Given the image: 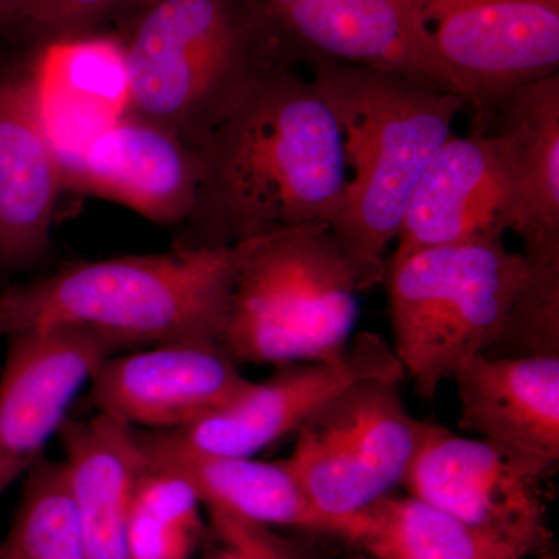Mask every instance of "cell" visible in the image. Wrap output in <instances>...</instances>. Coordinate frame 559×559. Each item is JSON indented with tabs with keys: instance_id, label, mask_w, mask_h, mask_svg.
Wrapping results in <instances>:
<instances>
[{
	"instance_id": "7c38bea8",
	"label": "cell",
	"mask_w": 559,
	"mask_h": 559,
	"mask_svg": "<svg viewBox=\"0 0 559 559\" xmlns=\"http://www.w3.org/2000/svg\"><path fill=\"white\" fill-rule=\"evenodd\" d=\"M7 340L0 373V498L43 460L73 401L102 364L130 352L123 342L83 329L17 331Z\"/></svg>"
},
{
	"instance_id": "83f0119b",
	"label": "cell",
	"mask_w": 559,
	"mask_h": 559,
	"mask_svg": "<svg viewBox=\"0 0 559 559\" xmlns=\"http://www.w3.org/2000/svg\"><path fill=\"white\" fill-rule=\"evenodd\" d=\"M27 0H0V24L7 25L16 33L20 32V17Z\"/></svg>"
},
{
	"instance_id": "d6986e66",
	"label": "cell",
	"mask_w": 559,
	"mask_h": 559,
	"mask_svg": "<svg viewBox=\"0 0 559 559\" xmlns=\"http://www.w3.org/2000/svg\"><path fill=\"white\" fill-rule=\"evenodd\" d=\"M66 480L90 559H130L128 520L146 471L138 428L95 412L58 432Z\"/></svg>"
},
{
	"instance_id": "44dd1931",
	"label": "cell",
	"mask_w": 559,
	"mask_h": 559,
	"mask_svg": "<svg viewBox=\"0 0 559 559\" xmlns=\"http://www.w3.org/2000/svg\"><path fill=\"white\" fill-rule=\"evenodd\" d=\"M499 135L516 170L524 248L559 242V72L514 87L474 120Z\"/></svg>"
},
{
	"instance_id": "2e32d148",
	"label": "cell",
	"mask_w": 559,
	"mask_h": 559,
	"mask_svg": "<svg viewBox=\"0 0 559 559\" xmlns=\"http://www.w3.org/2000/svg\"><path fill=\"white\" fill-rule=\"evenodd\" d=\"M35 51L0 75V271L7 272L27 270L49 252L64 189L60 156L40 114Z\"/></svg>"
},
{
	"instance_id": "7a4b0ae2",
	"label": "cell",
	"mask_w": 559,
	"mask_h": 559,
	"mask_svg": "<svg viewBox=\"0 0 559 559\" xmlns=\"http://www.w3.org/2000/svg\"><path fill=\"white\" fill-rule=\"evenodd\" d=\"M308 69L344 139L347 187L331 230L362 293L384 283L385 253L412 193L469 102L385 70L333 62Z\"/></svg>"
},
{
	"instance_id": "4316f807",
	"label": "cell",
	"mask_w": 559,
	"mask_h": 559,
	"mask_svg": "<svg viewBox=\"0 0 559 559\" xmlns=\"http://www.w3.org/2000/svg\"><path fill=\"white\" fill-rule=\"evenodd\" d=\"M207 511L204 559H322L308 544L280 535L274 527L213 507Z\"/></svg>"
},
{
	"instance_id": "ba28073f",
	"label": "cell",
	"mask_w": 559,
	"mask_h": 559,
	"mask_svg": "<svg viewBox=\"0 0 559 559\" xmlns=\"http://www.w3.org/2000/svg\"><path fill=\"white\" fill-rule=\"evenodd\" d=\"M474 120L522 84L557 73L559 10L540 0H407Z\"/></svg>"
},
{
	"instance_id": "9a60e30c",
	"label": "cell",
	"mask_w": 559,
	"mask_h": 559,
	"mask_svg": "<svg viewBox=\"0 0 559 559\" xmlns=\"http://www.w3.org/2000/svg\"><path fill=\"white\" fill-rule=\"evenodd\" d=\"M60 162L64 189L119 202L164 226H182L200 193V151L131 114Z\"/></svg>"
},
{
	"instance_id": "1f68e13d",
	"label": "cell",
	"mask_w": 559,
	"mask_h": 559,
	"mask_svg": "<svg viewBox=\"0 0 559 559\" xmlns=\"http://www.w3.org/2000/svg\"><path fill=\"white\" fill-rule=\"evenodd\" d=\"M528 559H557V558L551 557V555L544 554V555H538V557H533V558H528Z\"/></svg>"
},
{
	"instance_id": "f546056e",
	"label": "cell",
	"mask_w": 559,
	"mask_h": 559,
	"mask_svg": "<svg viewBox=\"0 0 559 559\" xmlns=\"http://www.w3.org/2000/svg\"><path fill=\"white\" fill-rule=\"evenodd\" d=\"M348 559H373V558L367 557V555L360 554V551H356V554L353 555V557L348 558Z\"/></svg>"
},
{
	"instance_id": "7402d4cb",
	"label": "cell",
	"mask_w": 559,
	"mask_h": 559,
	"mask_svg": "<svg viewBox=\"0 0 559 559\" xmlns=\"http://www.w3.org/2000/svg\"><path fill=\"white\" fill-rule=\"evenodd\" d=\"M342 539L373 559H528L415 496L370 503L347 518Z\"/></svg>"
},
{
	"instance_id": "4dcf8cb0",
	"label": "cell",
	"mask_w": 559,
	"mask_h": 559,
	"mask_svg": "<svg viewBox=\"0 0 559 559\" xmlns=\"http://www.w3.org/2000/svg\"><path fill=\"white\" fill-rule=\"evenodd\" d=\"M0 32H3V33H13V35H17L16 32H13L11 31V28L7 27V25H3V24H0ZM20 36V35H17Z\"/></svg>"
},
{
	"instance_id": "5b68a950",
	"label": "cell",
	"mask_w": 559,
	"mask_h": 559,
	"mask_svg": "<svg viewBox=\"0 0 559 559\" xmlns=\"http://www.w3.org/2000/svg\"><path fill=\"white\" fill-rule=\"evenodd\" d=\"M238 245L224 352L238 366L341 355L355 336L360 290L331 226L294 227Z\"/></svg>"
},
{
	"instance_id": "603a6c76",
	"label": "cell",
	"mask_w": 559,
	"mask_h": 559,
	"mask_svg": "<svg viewBox=\"0 0 559 559\" xmlns=\"http://www.w3.org/2000/svg\"><path fill=\"white\" fill-rule=\"evenodd\" d=\"M201 506L189 481L146 465L128 520V557L190 559L207 532Z\"/></svg>"
},
{
	"instance_id": "e0dca14e",
	"label": "cell",
	"mask_w": 559,
	"mask_h": 559,
	"mask_svg": "<svg viewBox=\"0 0 559 559\" xmlns=\"http://www.w3.org/2000/svg\"><path fill=\"white\" fill-rule=\"evenodd\" d=\"M460 425L547 477L559 462V356L479 355L452 373Z\"/></svg>"
},
{
	"instance_id": "277c9868",
	"label": "cell",
	"mask_w": 559,
	"mask_h": 559,
	"mask_svg": "<svg viewBox=\"0 0 559 559\" xmlns=\"http://www.w3.org/2000/svg\"><path fill=\"white\" fill-rule=\"evenodd\" d=\"M114 33L130 81L127 114L197 151L288 64L257 0H140Z\"/></svg>"
},
{
	"instance_id": "9c48e42d",
	"label": "cell",
	"mask_w": 559,
	"mask_h": 559,
	"mask_svg": "<svg viewBox=\"0 0 559 559\" xmlns=\"http://www.w3.org/2000/svg\"><path fill=\"white\" fill-rule=\"evenodd\" d=\"M270 380L249 381L219 409L178 430H165L193 450L253 457L296 436L345 390L369 380H406L392 345L374 333L355 334L341 355L278 367Z\"/></svg>"
},
{
	"instance_id": "d4e9b609",
	"label": "cell",
	"mask_w": 559,
	"mask_h": 559,
	"mask_svg": "<svg viewBox=\"0 0 559 559\" xmlns=\"http://www.w3.org/2000/svg\"><path fill=\"white\" fill-rule=\"evenodd\" d=\"M522 253L524 278L489 358L559 356V242Z\"/></svg>"
},
{
	"instance_id": "30bf717a",
	"label": "cell",
	"mask_w": 559,
	"mask_h": 559,
	"mask_svg": "<svg viewBox=\"0 0 559 559\" xmlns=\"http://www.w3.org/2000/svg\"><path fill=\"white\" fill-rule=\"evenodd\" d=\"M544 479L495 444L430 423L403 485L411 496L533 558L546 554L550 540Z\"/></svg>"
},
{
	"instance_id": "5bb4252c",
	"label": "cell",
	"mask_w": 559,
	"mask_h": 559,
	"mask_svg": "<svg viewBox=\"0 0 559 559\" xmlns=\"http://www.w3.org/2000/svg\"><path fill=\"white\" fill-rule=\"evenodd\" d=\"M248 382L218 342H167L106 359L90 382V403L138 429L178 430L229 403Z\"/></svg>"
},
{
	"instance_id": "4fadbf2b",
	"label": "cell",
	"mask_w": 559,
	"mask_h": 559,
	"mask_svg": "<svg viewBox=\"0 0 559 559\" xmlns=\"http://www.w3.org/2000/svg\"><path fill=\"white\" fill-rule=\"evenodd\" d=\"M522 202L503 139L488 132L452 134L412 193L390 260L418 250L518 235ZM388 260V261H390Z\"/></svg>"
},
{
	"instance_id": "f1b7e54d",
	"label": "cell",
	"mask_w": 559,
	"mask_h": 559,
	"mask_svg": "<svg viewBox=\"0 0 559 559\" xmlns=\"http://www.w3.org/2000/svg\"><path fill=\"white\" fill-rule=\"evenodd\" d=\"M540 2L546 3V5L551 7V9L559 10V0H540Z\"/></svg>"
},
{
	"instance_id": "484cf974",
	"label": "cell",
	"mask_w": 559,
	"mask_h": 559,
	"mask_svg": "<svg viewBox=\"0 0 559 559\" xmlns=\"http://www.w3.org/2000/svg\"><path fill=\"white\" fill-rule=\"evenodd\" d=\"M140 0H27L20 31L32 46L103 32V24L121 22Z\"/></svg>"
},
{
	"instance_id": "8fae6325",
	"label": "cell",
	"mask_w": 559,
	"mask_h": 559,
	"mask_svg": "<svg viewBox=\"0 0 559 559\" xmlns=\"http://www.w3.org/2000/svg\"><path fill=\"white\" fill-rule=\"evenodd\" d=\"M283 60L399 73L460 94L407 0H257ZM462 95V94H460Z\"/></svg>"
},
{
	"instance_id": "cb8c5ba5",
	"label": "cell",
	"mask_w": 559,
	"mask_h": 559,
	"mask_svg": "<svg viewBox=\"0 0 559 559\" xmlns=\"http://www.w3.org/2000/svg\"><path fill=\"white\" fill-rule=\"evenodd\" d=\"M25 476L0 559H90L62 462L39 460Z\"/></svg>"
},
{
	"instance_id": "6da1fadb",
	"label": "cell",
	"mask_w": 559,
	"mask_h": 559,
	"mask_svg": "<svg viewBox=\"0 0 559 559\" xmlns=\"http://www.w3.org/2000/svg\"><path fill=\"white\" fill-rule=\"evenodd\" d=\"M200 153V193L176 248L331 226L340 213L347 187L340 123L296 66L271 70Z\"/></svg>"
},
{
	"instance_id": "ffe728a7",
	"label": "cell",
	"mask_w": 559,
	"mask_h": 559,
	"mask_svg": "<svg viewBox=\"0 0 559 559\" xmlns=\"http://www.w3.org/2000/svg\"><path fill=\"white\" fill-rule=\"evenodd\" d=\"M33 72L44 124L60 157L128 112L130 81L114 32L44 44L33 55Z\"/></svg>"
},
{
	"instance_id": "8992f818",
	"label": "cell",
	"mask_w": 559,
	"mask_h": 559,
	"mask_svg": "<svg viewBox=\"0 0 559 559\" xmlns=\"http://www.w3.org/2000/svg\"><path fill=\"white\" fill-rule=\"evenodd\" d=\"M525 274L503 238L418 250L388 261L392 348L423 400L498 344Z\"/></svg>"
},
{
	"instance_id": "52a82bcc",
	"label": "cell",
	"mask_w": 559,
	"mask_h": 559,
	"mask_svg": "<svg viewBox=\"0 0 559 559\" xmlns=\"http://www.w3.org/2000/svg\"><path fill=\"white\" fill-rule=\"evenodd\" d=\"M400 384L369 380L345 390L301 426L285 459L312 506L344 532L347 518L403 484L430 428L407 409Z\"/></svg>"
},
{
	"instance_id": "3957f363",
	"label": "cell",
	"mask_w": 559,
	"mask_h": 559,
	"mask_svg": "<svg viewBox=\"0 0 559 559\" xmlns=\"http://www.w3.org/2000/svg\"><path fill=\"white\" fill-rule=\"evenodd\" d=\"M240 245L80 261L0 290V336L83 329L143 348L221 344Z\"/></svg>"
},
{
	"instance_id": "ac0fdd59",
	"label": "cell",
	"mask_w": 559,
	"mask_h": 559,
	"mask_svg": "<svg viewBox=\"0 0 559 559\" xmlns=\"http://www.w3.org/2000/svg\"><path fill=\"white\" fill-rule=\"evenodd\" d=\"M151 468L189 481L202 506L229 511L267 527H289L342 538L344 525L320 513L286 460L213 454L180 443L165 430L138 429Z\"/></svg>"
}]
</instances>
